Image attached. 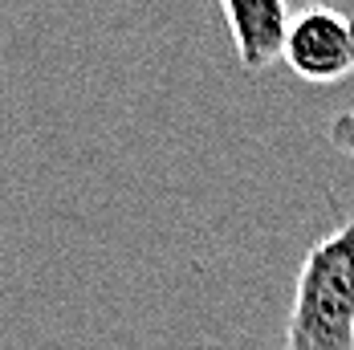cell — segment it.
Masks as SVG:
<instances>
[{
  "label": "cell",
  "instance_id": "1",
  "mask_svg": "<svg viewBox=\"0 0 354 350\" xmlns=\"http://www.w3.org/2000/svg\"><path fill=\"white\" fill-rule=\"evenodd\" d=\"M285 350H354V216L306 248Z\"/></svg>",
  "mask_w": 354,
  "mask_h": 350
},
{
  "label": "cell",
  "instance_id": "2",
  "mask_svg": "<svg viewBox=\"0 0 354 350\" xmlns=\"http://www.w3.org/2000/svg\"><path fill=\"white\" fill-rule=\"evenodd\" d=\"M285 66L310 86H334L354 73V12L334 4H306L285 33Z\"/></svg>",
  "mask_w": 354,
  "mask_h": 350
},
{
  "label": "cell",
  "instance_id": "3",
  "mask_svg": "<svg viewBox=\"0 0 354 350\" xmlns=\"http://www.w3.org/2000/svg\"><path fill=\"white\" fill-rule=\"evenodd\" d=\"M228 33L236 45V62L245 73L269 70L285 49V33H289V4L285 0H216Z\"/></svg>",
  "mask_w": 354,
  "mask_h": 350
},
{
  "label": "cell",
  "instance_id": "4",
  "mask_svg": "<svg viewBox=\"0 0 354 350\" xmlns=\"http://www.w3.org/2000/svg\"><path fill=\"white\" fill-rule=\"evenodd\" d=\"M326 135H330V142H334V151H342L346 159H354V110H342V114H334Z\"/></svg>",
  "mask_w": 354,
  "mask_h": 350
}]
</instances>
